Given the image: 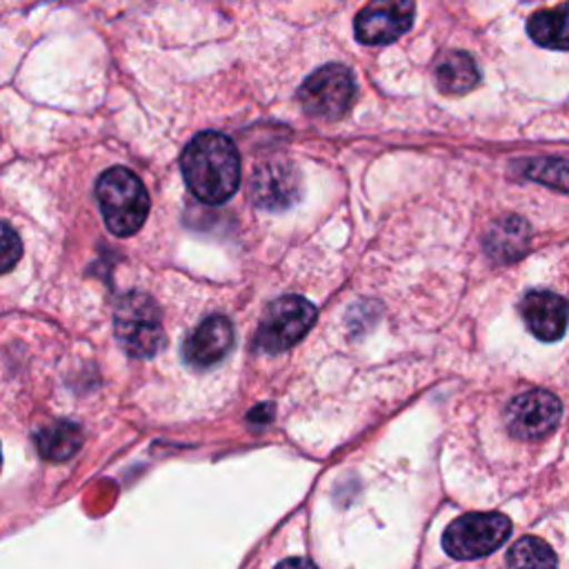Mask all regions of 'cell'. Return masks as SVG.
I'll use <instances>...</instances> for the list:
<instances>
[{
	"mask_svg": "<svg viewBox=\"0 0 569 569\" xmlns=\"http://www.w3.org/2000/svg\"><path fill=\"white\" fill-rule=\"evenodd\" d=\"M316 322V307L302 296H282L267 307L256 331V347L280 353L293 347Z\"/></svg>",
	"mask_w": 569,
	"mask_h": 569,
	"instance_id": "5",
	"label": "cell"
},
{
	"mask_svg": "<svg viewBox=\"0 0 569 569\" xmlns=\"http://www.w3.org/2000/svg\"><path fill=\"white\" fill-rule=\"evenodd\" d=\"M233 345V327L224 316L204 318L184 340V358L189 365L207 369L218 365Z\"/></svg>",
	"mask_w": 569,
	"mask_h": 569,
	"instance_id": "11",
	"label": "cell"
},
{
	"mask_svg": "<svg viewBox=\"0 0 569 569\" xmlns=\"http://www.w3.org/2000/svg\"><path fill=\"white\" fill-rule=\"evenodd\" d=\"M276 569H316V565L307 558H289V560H282Z\"/></svg>",
	"mask_w": 569,
	"mask_h": 569,
	"instance_id": "19",
	"label": "cell"
},
{
	"mask_svg": "<svg viewBox=\"0 0 569 569\" xmlns=\"http://www.w3.org/2000/svg\"><path fill=\"white\" fill-rule=\"evenodd\" d=\"M356 96V82L347 67L325 64L316 69L298 89V100L302 109L322 120L342 118Z\"/></svg>",
	"mask_w": 569,
	"mask_h": 569,
	"instance_id": "6",
	"label": "cell"
},
{
	"mask_svg": "<svg viewBox=\"0 0 569 569\" xmlns=\"http://www.w3.org/2000/svg\"><path fill=\"white\" fill-rule=\"evenodd\" d=\"M180 171L189 191L198 200L207 204H222L240 187V153L227 136L218 131H202L184 147L180 156Z\"/></svg>",
	"mask_w": 569,
	"mask_h": 569,
	"instance_id": "1",
	"label": "cell"
},
{
	"mask_svg": "<svg viewBox=\"0 0 569 569\" xmlns=\"http://www.w3.org/2000/svg\"><path fill=\"white\" fill-rule=\"evenodd\" d=\"M251 200L267 211L289 209L300 198V173L291 162H262L251 176Z\"/></svg>",
	"mask_w": 569,
	"mask_h": 569,
	"instance_id": "9",
	"label": "cell"
},
{
	"mask_svg": "<svg viewBox=\"0 0 569 569\" xmlns=\"http://www.w3.org/2000/svg\"><path fill=\"white\" fill-rule=\"evenodd\" d=\"M520 316L538 340L556 342L567 331L569 302L549 289H531L520 300Z\"/></svg>",
	"mask_w": 569,
	"mask_h": 569,
	"instance_id": "10",
	"label": "cell"
},
{
	"mask_svg": "<svg viewBox=\"0 0 569 569\" xmlns=\"http://www.w3.org/2000/svg\"><path fill=\"white\" fill-rule=\"evenodd\" d=\"M413 0H373L353 20V31L362 44H389L409 31L413 22Z\"/></svg>",
	"mask_w": 569,
	"mask_h": 569,
	"instance_id": "8",
	"label": "cell"
},
{
	"mask_svg": "<svg viewBox=\"0 0 569 569\" xmlns=\"http://www.w3.org/2000/svg\"><path fill=\"white\" fill-rule=\"evenodd\" d=\"M82 429L69 420H56L36 433V447L42 458L60 462L82 447Z\"/></svg>",
	"mask_w": 569,
	"mask_h": 569,
	"instance_id": "15",
	"label": "cell"
},
{
	"mask_svg": "<svg viewBox=\"0 0 569 569\" xmlns=\"http://www.w3.org/2000/svg\"><path fill=\"white\" fill-rule=\"evenodd\" d=\"M96 198L113 236H133L149 213V193L127 167L107 169L96 182Z\"/></svg>",
	"mask_w": 569,
	"mask_h": 569,
	"instance_id": "2",
	"label": "cell"
},
{
	"mask_svg": "<svg viewBox=\"0 0 569 569\" xmlns=\"http://www.w3.org/2000/svg\"><path fill=\"white\" fill-rule=\"evenodd\" d=\"M527 31L536 44L545 49L567 51L569 49V4L536 11L527 20Z\"/></svg>",
	"mask_w": 569,
	"mask_h": 569,
	"instance_id": "13",
	"label": "cell"
},
{
	"mask_svg": "<svg viewBox=\"0 0 569 569\" xmlns=\"http://www.w3.org/2000/svg\"><path fill=\"white\" fill-rule=\"evenodd\" d=\"M436 84L442 93H467L471 91L478 80L480 71L473 58L465 51H449L436 64Z\"/></svg>",
	"mask_w": 569,
	"mask_h": 569,
	"instance_id": "14",
	"label": "cell"
},
{
	"mask_svg": "<svg viewBox=\"0 0 569 569\" xmlns=\"http://www.w3.org/2000/svg\"><path fill=\"white\" fill-rule=\"evenodd\" d=\"M22 253V244H20V238L18 233L11 229L9 222L2 224V271H11V267L18 262Z\"/></svg>",
	"mask_w": 569,
	"mask_h": 569,
	"instance_id": "18",
	"label": "cell"
},
{
	"mask_svg": "<svg viewBox=\"0 0 569 569\" xmlns=\"http://www.w3.org/2000/svg\"><path fill=\"white\" fill-rule=\"evenodd\" d=\"M520 173L527 180L542 182L547 187L569 193V160L567 158H531L520 162Z\"/></svg>",
	"mask_w": 569,
	"mask_h": 569,
	"instance_id": "17",
	"label": "cell"
},
{
	"mask_svg": "<svg viewBox=\"0 0 569 569\" xmlns=\"http://www.w3.org/2000/svg\"><path fill=\"white\" fill-rule=\"evenodd\" d=\"M507 569H558V558L542 538L522 536L507 551Z\"/></svg>",
	"mask_w": 569,
	"mask_h": 569,
	"instance_id": "16",
	"label": "cell"
},
{
	"mask_svg": "<svg viewBox=\"0 0 569 569\" xmlns=\"http://www.w3.org/2000/svg\"><path fill=\"white\" fill-rule=\"evenodd\" d=\"M562 416V402L547 389L518 393L505 409V422L511 436L520 440H540L556 431Z\"/></svg>",
	"mask_w": 569,
	"mask_h": 569,
	"instance_id": "7",
	"label": "cell"
},
{
	"mask_svg": "<svg viewBox=\"0 0 569 569\" xmlns=\"http://www.w3.org/2000/svg\"><path fill=\"white\" fill-rule=\"evenodd\" d=\"M531 229L520 216H505L496 220L485 236V251L496 262H516L529 251Z\"/></svg>",
	"mask_w": 569,
	"mask_h": 569,
	"instance_id": "12",
	"label": "cell"
},
{
	"mask_svg": "<svg viewBox=\"0 0 569 569\" xmlns=\"http://www.w3.org/2000/svg\"><path fill=\"white\" fill-rule=\"evenodd\" d=\"M511 533V520L500 511H471L456 518L442 533L445 551L456 560H473L496 551Z\"/></svg>",
	"mask_w": 569,
	"mask_h": 569,
	"instance_id": "4",
	"label": "cell"
},
{
	"mask_svg": "<svg viewBox=\"0 0 569 569\" xmlns=\"http://www.w3.org/2000/svg\"><path fill=\"white\" fill-rule=\"evenodd\" d=\"M116 338L133 358H151L164 342L162 316L158 305L147 293H129L118 302Z\"/></svg>",
	"mask_w": 569,
	"mask_h": 569,
	"instance_id": "3",
	"label": "cell"
}]
</instances>
